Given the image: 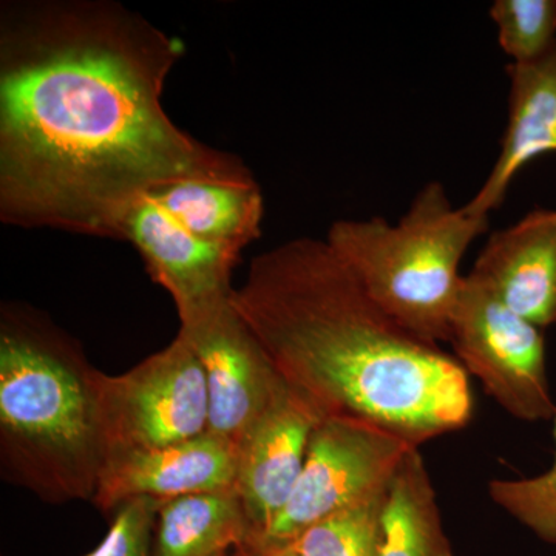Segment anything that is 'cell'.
Listing matches in <instances>:
<instances>
[{"mask_svg": "<svg viewBox=\"0 0 556 556\" xmlns=\"http://www.w3.org/2000/svg\"><path fill=\"white\" fill-rule=\"evenodd\" d=\"M161 503L152 497H138L118 507V515L108 536L87 556H148L150 530Z\"/></svg>", "mask_w": 556, "mask_h": 556, "instance_id": "cell-20", "label": "cell"}, {"mask_svg": "<svg viewBox=\"0 0 556 556\" xmlns=\"http://www.w3.org/2000/svg\"><path fill=\"white\" fill-rule=\"evenodd\" d=\"M181 40L112 0L0 7V219L121 240L149 193L179 179L249 177L163 105Z\"/></svg>", "mask_w": 556, "mask_h": 556, "instance_id": "cell-1", "label": "cell"}, {"mask_svg": "<svg viewBox=\"0 0 556 556\" xmlns=\"http://www.w3.org/2000/svg\"><path fill=\"white\" fill-rule=\"evenodd\" d=\"M486 229L489 218L453 206L444 185L430 181L396 225L382 217L338 219L325 240L388 317L438 345L448 342L460 260Z\"/></svg>", "mask_w": 556, "mask_h": 556, "instance_id": "cell-4", "label": "cell"}, {"mask_svg": "<svg viewBox=\"0 0 556 556\" xmlns=\"http://www.w3.org/2000/svg\"><path fill=\"white\" fill-rule=\"evenodd\" d=\"M468 276L538 328L556 324V211L535 208L493 232Z\"/></svg>", "mask_w": 556, "mask_h": 556, "instance_id": "cell-12", "label": "cell"}, {"mask_svg": "<svg viewBox=\"0 0 556 556\" xmlns=\"http://www.w3.org/2000/svg\"><path fill=\"white\" fill-rule=\"evenodd\" d=\"M121 241L134 244L152 280L174 299L178 314L233 294L232 273L243 251L200 239L150 193L127 215Z\"/></svg>", "mask_w": 556, "mask_h": 556, "instance_id": "cell-9", "label": "cell"}, {"mask_svg": "<svg viewBox=\"0 0 556 556\" xmlns=\"http://www.w3.org/2000/svg\"><path fill=\"white\" fill-rule=\"evenodd\" d=\"M387 489L321 519L285 547L295 556H378Z\"/></svg>", "mask_w": 556, "mask_h": 556, "instance_id": "cell-17", "label": "cell"}, {"mask_svg": "<svg viewBox=\"0 0 556 556\" xmlns=\"http://www.w3.org/2000/svg\"><path fill=\"white\" fill-rule=\"evenodd\" d=\"M324 415L288 388L285 396L239 444L236 490L254 532V544L287 506L298 485L311 437Z\"/></svg>", "mask_w": 556, "mask_h": 556, "instance_id": "cell-10", "label": "cell"}, {"mask_svg": "<svg viewBox=\"0 0 556 556\" xmlns=\"http://www.w3.org/2000/svg\"><path fill=\"white\" fill-rule=\"evenodd\" d=\"M232 305L281 379L325 417L367 420L416 447L473 417L459 361L388 317L327 240L260 254Z\"/></svg>", "mask_w": 556, "mask_h": 556, "instance_id": "cell-2", "label": "cell"}, {"mask_svg": "<svg viewBox=\"0 0 556 556\" xmlns=\"http://www.w3.org/2000/svg\"><path fill=\"white\" fill-rule=\"evenodd\" d=\"M262 556H295L294 552L289 547L273 548V551L262 552Z\"/></svg>", "mask_w": 556, "mask_h": 556, "instance_id": "cell-21", "label": "cell"}, {"mask_svg": "<svg viewBox=\"0 0 556 556\" xmlns=\"http://www.w3.org/2000/svg\"><path fill=\"white\" fill-rule=\"evenodd\" d=\"M413 448L407 439L367 420L324 417L294 492L255 544L260 554L288 546L321 519L387 489Z\"/></svg>", "mask_w": 556, "mask_h": 556, "instance_id": "cell-5", "label": "cell"}, {"mask_svg": "<svg viewBox=\"0 0 556 556\" xmlns=\"http://www.w3.org/2000/svg\"><path fill=\"white\" fill-rule=\"evenodd\" d=\"M448 342L468 376L508 415L527 422L555 417L541 328L471 276L463 278L450 317Z\"/></svg>", "mask_w": 556, "mask_h": 556, "instance_id": "cell-6", "label": "cell"}, {"mask_svg": "<svg viewBox=\"0 0 556 556\" xmlns=\"http://www.w3.org/2000/svg\"><path fill=\"white\" fill-rule=\"evenodd\" d=\"M378 556H455L419 447L404 457L388 484Z\"/></svg>", "mask_w": 556, "mask_h": 556, "instance_id": "cell-16", "label": "cell"}, {"mask_svg": "<svg viewBox=\"0 0 556 556\" xmlns=\"http://www.w3.org/2000/svg\"><path fill=\"white\" fill-rule=\"evenodd\" d=\"M150 195L200 239L243 251L260 237L265 201L254 175L179 179Z\"/></svg>", "mask_w": 556, "mask_h": 556, "instance_id": "cell-14", "label": "cell"}, {"mask_svg": "<svg viewBox=\"0 0 556 556\" xmlns=\"http://www.w3.org/2000/svg\"><path fill=\"white\" fill-rule=\"evenodd\" d=\"M510 94L506 134L489 177L464 204L475 217L489 218L530 161L556 152V43L544 56L507 65Z\"/></svg>", "mask_w": 556, "mask_h": 556, "instance_id": "cell-13", "label": "cell"}, {"mask_svg": "<svg viewBox=\"0 0 556 556\" xmlns=\"http://www.w3.org/2000/svg\"><path fill=\"white\" fill-rule=\"evenodd\" d=\"M178 317V336L206 375L208 431L237 445L289 387L233 308L232 295Z\"/></svg>", "mask_w": 556, "mask_h": 556, "instance_id": "cell-8", "label": "cell"}, {"mask_svg": "<svg viewBox=\"0 0 556 556\" xmlns=\"http://www.w3.org/2000/svg\"><path fill=\"white\" fill-rule=\"evenodd\" d=\"M104 372L28 306L0 313L2 477L51 504L93 501L113 455Z\"/></svg>", "mask_w": 556, "mask_h": 556, "instance_id": "cell-3", "label": "cell"}, {"mask_svg": "<svg viewBox=\"0 0 556 556\" xmlns=\"http://www.w3.org/2000/svg\"><path fill=\"white\" fill-rule=\"evenodd\" d=\"M489 496L538 538L556 546V452L546 473L535 478L492 479Z\"/></svg>", "mask_w": 556, "mask_h": 556, "instance_id": "cell-19", "label": "cell"}, {"mask_svg": "<svg viewBox=\"0 0 556 556\" xmlns=\"http://www.w3.org/2000/svg\"><path fill=\"white\" fill-rule=\"evenodd\" d=\"M237 445L206 433L169 447L112 456L91 503L102 511L138 497L166 503L236 486Z\"/></svg>", "mask_w": 556, "mask_h": 556, "instance_id": "cell-11", "label": "cell"}, {"mask_svg": "<svg viewBox=\"0 0 556 556\" xmlns=\"http://www.w3.org/2000/svg\"><path fill=\"white\" fill-rule=\"evenodd\" d=\"M102 394L112 456L169 447L208 431L206 375L181 336L129 371L104 375Z\"/></svg>", "mask_w": 556, "mask_h": 556, "instance_id": "cell-7", "label": "cell"}, {"mask_svg": "<svg viewBox=\"0 0 556 556\" xmlns=\"http://www.w3.org/2000/svg\"><path fill=\"white\" fill-rule=\"evenodd\" d=\"M489 13L514 64L540 60L556 43V0H495Z\"/></svg>", "mask_w": 556, "mask_h": 556, "instance_id": "cell-18", "label": "cell"}, {"mask_svg": "<svg viewBox=\"0 0 556 556\" xmlns=\"http://www.w3.org/2000/svg\"><path fill=\"white\" fill-rule=\"evenodd\" d=\"M254 541L236 486L161 503L156 556H225Z\"/></svg>", "mask_w": 556, "mask_h": 556, "instance_id": "cell-15", "label": "cell"}]
</instances>
